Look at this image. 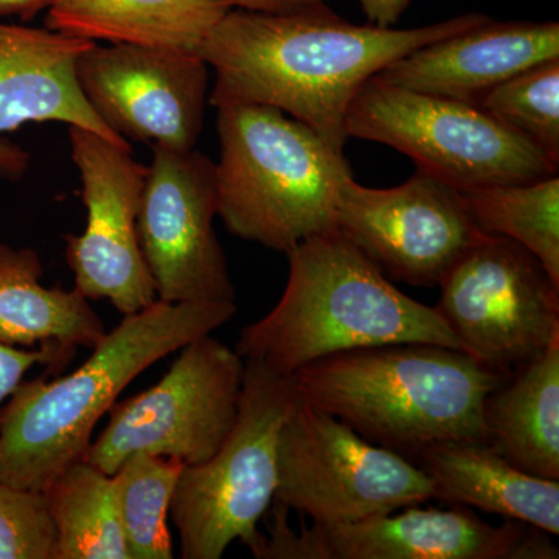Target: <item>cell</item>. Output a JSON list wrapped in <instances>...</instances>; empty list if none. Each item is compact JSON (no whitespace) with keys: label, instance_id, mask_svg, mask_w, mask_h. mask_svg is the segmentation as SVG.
Wrapping results in <instances>:
<instances>
[{"label":"cell","instance_id":"d4e9b609","mask_svg":"<svg viewBox=\"0 0 559 559\" xmlns=\"http://www.w3.org/2000/svg\"><path fill=\"white\" fill-rule=\"evenodd\" d=\"M477 106L559 165V60L540 62L503 81Z\"/></svg>","mask_w":559,"mask_h":559},{"label":"cell","instance_id":"ac0fdd59","mask_svg":"<svg viewBox=\"0 0 559 559\" xmlns=\"http://www.w3.org/2000/svg\"><path fill=\"white\" fill-rule=\"evenodd\" d=\"M412 462L429 477L433 499L559 533V480L511 465L487 440L430 444Z\"/></svg>","mask_w":559,"mask_h":559},{"label":"cell","instance_id":"cb8c5ba5","mask_svg":"<svg viewBox=\"0 0 559 559\" xmlns=\"http://www.w3.org/2000/svg\"><path fill=\"white\" fill-rule=\"evenodd\" d=\"M183 463L134 454L114 473L121 528L131 559L175 558L168 518Z\"/></svg>","mask_w":559,"mask_h":559},{"label":"cell","instance_id":"7402d4cb","mask_svg":"<svg viewBox=\"0 0 559 559\" xmlns=\"http://www.w3.org/2000/svg\"><path fill=\"white\" fill-rule=\"evenodd\" d=\"M44 495L57 532V559H131L114 474L79 460Z\"/></svg>","mask_w":559,"mask_h":559},{"label":"cell","instance_id":"ba28073f","mask_svg":"<svg viewBox=\"0 0 559 559\" xmlns=\"http://www.w3.org/2000/svg\"><path fill=\"white\" fill-rule=\"evenodd\" d=\"M314 524H348L433 500L414 462L297 399L280 432L275 499Z\"/></svg>","mask_w":559,"mask_h":559},{"label":"cell","instance_id":"8992f818","mask_svg":"<svg viewBox=\"0 0 559 559\" xmlns=\"http://www.w3.org/2000/svg\"><path fill=\"white\" fill-rule=\"evenodd\" d=\"M299 392L288 374L245 359L237 421L216 454L183 466L170 516L183 559H219L235 540L260 554L266 516L277 488L280 432Z\"/></svg>","mask_w":559,"mask_h":559},{"label":"cell","instance_id":"44dd1931","mask_svg":"<svg viewBox=\"0 0 559 559\" xmlns=\"http://www.w3.org/2000/svg\"><path fill=\"white\" fill-rule=\"evenodd\" d=\"M485 440L524 473L559 480V341L489 392Z\"/></svg>","mask_w":559,"mask_h":559},{"label":"cell","instance_id":"9c48e42d","mask_svg":"<svg viewBox=\"0 0 559 559\" xmlns=\"http://www.w3.org/2000/svg\"><path fill=\"white\" fill-rule=\"evenodd\" d=\"M179 352L156 385L110 407L108 425L83 460L114 474L142 452L187 466L216 454L237 421L245 359L210 334Z\"/></svg>","mask_w":559,"mask_h":559},{"label":"cell","instance_id":"f1b7e54d","mask_svg":"<svg viewBox=\"0 0 559 559\" xmlns=\"http://www.w3.org/2000/svg\"><path fill=\"white\" fill-rule=\"evenodd\" d=\"M370 24L393 28L409 9L412 0H358Z\"/></svg>","mask_w":559,"mask_h":559},{"label":"cell","instance_id":"30bf717a","mask_svg":"<svg viewBox=\"0 0 559 559\" xmlns=\"http://www.w3.org/2000/svg\"><path fill=\"white\" fill-rule=\"evenodd\" d=\"M439 286L436 310L462 352L500 377L559 341V286L516 241L488 235Z\"/></svg>","mask_w":559,"mask_h":559},{"label":"cell","instance_id":"83f0119b","mask_svg":"<svg viewBox=\"0 0 559 559\" xmlns=\"http://www.w3.org/2000/svg\"><path fill=\"white\" fill-rule=\"evenodd\" d=\"M231 9L255 11V13L289 14L322 9L326 0H227Z\"/></svg>","mask_w":559,"mask_h":559},{"label":"cell","instance_id":"5b68a950","mask_svg":"<svg viewBox=\"0 0 559 559\" xmlns=\"http://www.w3.org/2000/svg\"><path fill=\"white\" fill-rule=\"evenodd\" d=\"M218 215L235 237L286 253L337 230L344 153L318 132L264 105L218 108Z\"/></svg>","mask_w":559,"mask_h":559},{"label":"cell","instance_id":"ffe728a7","mask_svg":"<svg viewBox=\"0 0 559 559\" xmlns=\"http://www.w3.org/2000/svg\"><path fill=\"white\" fill-rule=\"evenodd\" d=\"M40 277L35 250L0 246V345L40 344L60 359L76 347H97L106 330L90 299L76 288H46Z\"/></svg>","mask_w":559,"mask_h":559},{"label":"cell","instance_id":"2e32d148","mask_svg":"<svg viewBox=\"0 0 559 559\" xmlns=\"http://www.w3.org/2000/svg\"><path fill=\"white\" fill-rule=\"evenodd\" d=\"M92 40L50 28L0 22V180H17L31 154L7 135L28 123L58 121L131 150L91 108L76 80V60Z\"/></svg>","mask_w":559,"mask_h":559},{"label":"cell","instance_id":"4316f807","mask_svg":"<svg viewBox=\"0 0 559 559\" xmlns=\"http://www.w3.org/2000/svg\"><path fill=\"white\" fill-rule=\"evenodd\" d=\"M57 358V353L49 347L24 349L0 345V409L35 364H47Z\"/></svg>","mask_w":559,"mask_h":559},{"label":"cell","instance_id":"7a4b0ae2","mask_svg":"<svg viewBox=\"0 0 559 559\" xmlns=\"http://www.w3.org/2000/svg\"><path fill=\"white\" fill-rule=\"evenodd\" d=\"M229 304L153 301L124 316L91 358L64 378L22 381L0 409V481L46 491L83 460L92 432L121 392L157 360L229 322Z\"/></svg>","mask_w":559,"mask_h":559},{"label":"cell","instance_id":"9a60e30c","mask_svg":"<svg viewBox=\"0 0 559 559\" xmlns=\"http://www.w3.org/2000/svg\"><path fill=\"white\" fill-rule=\"evenodd\" d=\"M76 80L103 123L127 142L194 150L209 86L200 53L94 43L76 60Z\"/></svg>","mask_w":559,"mask_h":559},{"label":"cell","instance_id":"603a6c76","mask_svg":"<svg viewBox=\"0 0 559 559\" xmlns=\"http://www.w3.org/2000/svg\"><path fill=\"white\" fill-rule=\"evenodd\" d=\"M484 234L516 241L538 259L559 286V178L460 191Z\"/></svg>","mask_w":559,"mask_h":559},{"label":"cell","instance_id":"484cf974","mask_svg":"<svg viewBox=\"0 0 559 559\" xmlns=\"http://www.w3.org/2000/svg\"><path fill=\"white\" fill-rule=\"evenodd\" d=\"M0 559H57L46 495L0 481Z\"/></svg>","mask_w":559,"mask_h":559},{"label":"cell","instance_id":"f546056e","mask_svg":"<svg viewBox=\"0 0 559 559\" xmlns=\"http://www.w3.org/2000/svg\"><path fill=\"white\" fill-rule=\"evenodd\" d=\"M50 3L51 0H0V17L32 21L43 11H47Z\"/></svg>","mask_w":559,"mask_h":559},{"label":"cell","instance_id":"277c9868","mask_svg":"<svg viewBox=\"0 0 559 559\" xmlns=\"http://www.w3.org/2000/svg\"><path fill=\"white\" fill-rule=\"evenodd\" d=\"M293 378L300 399L411 462L441 441L485 440V396L507 380L460 349L433 344L349 349Z\"/></svg>","mask_w":559,"mask_h":559},{"label":"cell","instance_id":"6da1fadb","mask_svg":"<svg viewBox=\"0 0 559 559\" xmlns=\"http://www.w3.org/2000/svg\"><path fill=\"white\" fill-rule=\"evenodd\" d=\"M487 20L466 13L399 31L352 24L326 5L289 14L231 9L200 49L215 70L210 103L271 106L344 153L349 106L367 81L411 51Z\"/></svg>","mask_w":559,"mask_h":559},{"label":"cell","instance_id":"5bb4252c","mask_svg":"<svg viewBox=\"0 0 559 559\" xmlns=\"http://www.w3.org/2000/svg\"><path fill=\"white\" fill-rule=\"evenodd\" d=\"M72 160L83 183L87 224L66 237V260L75 288L87 299H108L121 314L157 300L138 234L140 202L148 167L131 150L95 132L69 127Z\"/></svg>","mask_w":559,"mask_h":559},{"label":"cell","instance_id":"3957f363","mask_svg":"<svg viewBox=\"0 0 559 559\" xmlns=\"http://www.w3.org/2000/svg\"><path fill=\"white\" fill-rule=\"evenodd\" d=\"M286 257L285 293L274 310L242 329L235 349L242 359L293 377L349 349L433 344L462 352L436 307L401 293L340 231L308 238Z\"/></svg>","mask_w":559,"mask_h":559},{"label":"cell","instance_id":"d6986e66","mask_svg":"<svg viewBox=\"0 0 559 559\" xmlns=\"http://www.w3.org/2000/svg\"><path fill=\"white\" fill-rule=\"evenodd\" d=\"M227 0H51L46 27L98 43L200 53Z\"/></svg>","mask_w":559,"mask_h":559},{"label":"cell","instance_id":"7c38bea8","mask_svg":"<svg viewBox=\"0 0 559 559\" xmlns=\"http://www.w3.org/2000/svg\"><path fill=\"white\" fill-rule=\"evenodd\" d=\"M336 223L385 277L426 288L439 286L488 237L471 218L460 190L419 168L392 189L345 180Z\"/></svg>","mask_w":559,"mask_h":559},{"label":"cell","instance_id":"52a82bcc","mask_svg":"<svg viewBox=\"0 0 559 559\" xmlns=\"http://www.w3.org/2000/svg\"><path fill=\"white\" fill-rule=\"evenodd\" d=\"M348 138L384 143L460 191L532 182L557 175L524 135L479 106L404 90L377 75L349 106Z\"/></svg>","mask_w":559,"mask_h":559},{"label":"cell","instance_id":"4fadbf2b","mask_svg":"<svg viewBox=\"0 0 559 559\" xmlns=\"http://www.w3.org/2000/svg\"><path fill=\"white\" fill-rule=\"evenodd\" d=\"M140 202L143 259L168 304L235 301L226 255L213 229L218 215L215 164L198 151L153 146Z\"/></svg>","mask_w":559,"mask_h":559},{"label":"cell","instance_id":"8fae6325","mask_svg":"<svg viewBox=\"0 0 559 559\" xmlns=\"http://www.w3.org/2000/svg\"><path fill=\"white\" fill-rule=\"evenodd\" d=\"M275 500L259 559H558L550 533L506 520L491 525L468 507L409 506L348 524L289 527Z\"/></svg>","mask_w":559,"mask_h":559},{"label":"cell","instance_id":"e0dca14e","mask_svg":"<svg viewBox=\"0 0 559 559\" xmlns=\"http://www.w3.org/2000/svg\"><path fill=\"white\" fill-rule=\"evenodd\" d=\"M559 60L558 22L489 20L411 51L378 73L404 90L476 105L540 62Z\"/></svg>","mask_w":559,"mask_h":559}]
</instances>
